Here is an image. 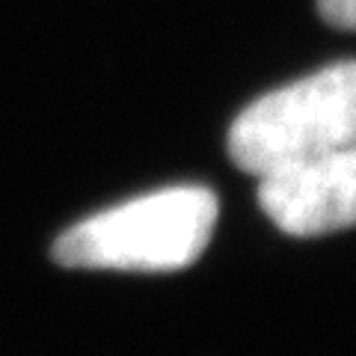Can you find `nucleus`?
<instances>
[{
    "instance_id": "obj_1",
    "label": "nucleus",
    "mask_w": 356,
    "mask_h": 356,
    "mask_svg": "<svg viewBox=\"0 0 356 356\" xmlns=\"http://www.w3.org/2000/svg\"><path fill=\"white\" fill-rule=\"evenodd\" d=\"M217 226V196L205 187H170L77 222L54 243L63 267L172 273L205 252Z\"/></svg>"
},
{
    "instance_id": "obj_2",
    "label": "nucleus",
    "mask_w": 356,
    "mask_h": 356,
    "mask_svg": "<svg viewBox=\"0 0 356 356\" xmlns=\"http://www.w3.org/2000/svg\"><path fill=\"white\" fill-rule=\"evenodd\" d=\"M353 137L356 69L344 60L252 102L229 128V158L264 175L300 158L353 149Z\"/></svg>"
},
{
    "instance_id": "obj_3",
    "label": "nucleus",
    "mask_w": 356,
    "mask_h": 356,
    "mask_svg": "<svg viewBox=\"0 0 356 356\" xmlns=\"http://www.w3.org/2000/svg\"><path fill=\"white\" fill-rule=\"evenodd\" d=\"M259 205L276 229L294 238H315L348 229L356 214L353 149H336L267 170Z\"/></svg>"
},
{
    "instance_id": "obj_4",
    "label": "nucleus",
    "mask_w": 356,
    "mask_h": 356,
    "mask_svg": "<svg viewBox=\"0 0 356 356\" xmlns=\"http://www.w3.org/2000/svg\"><path fill=\"white\" fill-rule=\"evenodd\" d=\"M318 13L321 18L332 27L350 30L353 27V0H318Z\"/></svg>"
}]
</instances>
